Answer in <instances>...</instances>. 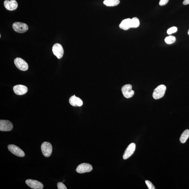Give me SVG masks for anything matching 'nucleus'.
<instances>
[{
	"instance_id": "nucleus-1",
	"label": "nucleus",
	"mask_w": 189,
	"mask_h": 189,
	"mask_svg": "<svg viewBox=\"0 0 189 189\" xmlns=\"http://www.w3.org/2000/svg\"><path fill=\"white\" fill-rule=\"evenodd\" d=\"M166 89V87L165 85H162L158 86L153 93L154 99H158L163 98L165 94Z\"/></svg>"
},
{
	"instance_id": "nucleus-2",
	"label": "nucleus",
	"mask_w": 189,
	"mask_h": 189,
	"mask_svg": "<svg viewBox=\"0 0 189 189\" xmlns=\"http://www.w3.org/2000/svg\"><path fill=\"white\" fill-rule=\"evenodd\" d=\"M42 152L44 156L48 157L51 156L52 152V146L51 144L47 142H44L41 146Z\"/></svg>"
},
{
	"instance_id": "nucleus-3",
	"label": "nucleus",
	"mask_w": 189,
	"mask_h": 189,
	"mask_svg": "<svg viewBox=\"0 0 189 189\" xmlns=\"http://www.w3.org/2000/svg\"><path fill=\"white\" fill-rule=\"evenodd\" d=\"M12 27L16 32L19 33L25 32L29 29V27L26 24L19 22L14 23Z\"/></svg>"
},
{
	"instance_id": "nucleus-4",
	"label": "nucleus",
	"mask_w": 189,
	"mask_h": 189,
	"mask_svg": "<svg viewBox=\"0 0 189 189\" xmlns=\"http://www.w3.org/2000/svg\"><path fill=\"white\" fill-rule=\"evenodd\" d=\"M122 91L124 97L127 99L132 98L135 94L134 91L132 90V86L130 84L123 86L122 88Z\"/></svg>"
},
{
	"instance_id": "nucleus-5",
	"label": "nucleus",
	"mask_w": 189,
	"mask_h": 189,
	"mask_svg": "<svg viewBox=\"0 0 189 189\" xmlns=\"http://www.w3.org/2000/svg\"><path fill=\"white\" fill-rule=\"evenodd\" d=\"M14 63L18 69L22 71H26L29 68L27 63L23 59L20 58H16L15 59Z\"/></svg>"
},
{
	"instance_id": "nucleus-6",
	"label": "nucleus",
	"mask_w": 189,
	"mask_h": 189,
	"mask_svg": "<svg viewBox=\"0 0 189 189\" xmlns=\"http://www.w3.org/2000/svg\"><path fill=\"white\" fill-rule=\"evenodd\" d=\"M52 51L58 59H60L63 56L64 50L62 46L59 44L56 43L54 44L53 47Z\"/></svg>"
},
{
	"instance_id": "nucleus-7",
	"label": "nucleus",
	"mask_w": 189,
	"mask_h": 189,
	"mask_svg": "<svg viewBox=\"0 0 189 189\" xmlns=\"http://www.w3.org/2000/svg\"><path fill=\"white\" fill-rule=\"evenodd\" d=\"M8 148L9 151L13 154L19 157H23L25 155L24 151L19 148L13 144L8 145Z\"/></svg>"
},
{
	"instance_id": "nucleus-8",
	"label": "nucleus",
	"mask_w": 189,
	"mask_h": 189,
	"mask_svg": "<svg viewBox=\"0 0 189 189\" xmlns=\"http://www.w3.org/2000/svg\"><path fill=\"white\" fill-rule=\"evenodd\" d=\"M13 128L12 123L9 121L0 120V130L2 131H9Z\"/></svg>"
},
{
	"instance_id": "nucleus-9",
	"label": "nucleus",
	"mask_w": 189,
	"mask_h": 189,
	"mask_svg": "<svg viewBox=\"0 0 189 189\" xmlns=\"http://www.w3.org/2000/svg\"><path fill=\"white\" fill-rule=\"evenodd\" d=\"M93 170V167L90 164L82 163L77 166L76 171L77 173H83L90 172Z\"/></svg>"
},
{
	"instance_id": "nucleus-10",
	"label": "nucleus",
	"mask_w": 189,
	"mask_h": 189,
	"mask_svg": "<svg viewBox=\"0 0 189 189\" xmlns=\"http://www.w3.org/2000/svg\"><path fill=\"white\" fill-rule=\"evenodd\" d=\"M26 183L29 187L32 189H42L44 188L43 183L37 180L27 179L26 181Z\"/></svg>"
},
{
	"instance_id": "nucleus-11",
	"label": "nucleus",
	"mask_w": 189,
	"mask_h": 189,
	"mask_svg": "<svg viewBox=\"0 0 189 189\" xmlns=\"http://www.w3.org/2000/svg\"><path fill=\"white\" fill-rule=\"evenodd\" d=\"M136 149V144L134 143H132L127 147L125 150L123 155L124 159L126 160L130 157L134 153Z\"/></svg>"
},
{
	"instance_id": "nucleus-12",
	"label": "nucleus",
	"mask_w": 189,
	"mask_h": 189,
	"mask_svg": "<svg viewBox=\"0 0 189 189\" xmlns=\"http://www.w3.org/2000/svg\"><path fill=\"white\" fill-rule=\"evenodd\" d=\"M13 90L16 94L21 95L27 93L28 89L26 86L19 85L15 86L13 88Z\"/></svg>"
},
{
	"instance_id": "nucleus-13",
	"label": "nucleus",
	"mask_w": 189,
	"mask_h": 189,
	"mask_svg": "<svg viewBox=\"0 0 189 189\" xmlns=\"http://www.w3.org/2000/svg\"><path fill=\"white\" fill-rule=\"evenodd\" d=\"M4 6L7 10L13 11L17 9L18 4L15 0H6L4 2Z\"/></svg>"
},
{
	"instance_id": "nucleus-14",
	"label": "nucleus",
	"mask_w": 189,
	"mask_h": 189,
	"mask_svg": "<svg viewBox=\"0 0 189 189\" xmlns=\"http://www.w3.org/2000/svg\"><path fill=\"white\" fill-rule=\"evenodd\" d=\"M69 102L72 106L81 107L83 104L82 100L75 95L72 96L69 99Z\"/></svg>"
},
{
	"instance_id": "nucleus-15",
	"label": "nucleus",
	"mask_w": 189,
	"mask_h": 189,
	"mask_svg": "<svg viewBox=\"0 0 189 189\" xmlns=\"http://www.w3.org/2000/svg\"><path fill=\"white\" fill-rule=\"evenodd\" d=\"M131 19L127 18L122 21L119 25L120 28L124 30H127L131 28Z\"/></svg>"
},
{
	"instance_id": "nucleus-16",
	"label": "nucleus",
	"mask_w": 189,
	"mask_h": 189,
	"mask_svg": "<svg viewBox=\"0 0 189 189\" xmlns=\"http://www.w3.org/2000/svg\"><path fill=\"white\" fill-rule=\"evenodd\" d=\"M120 3L119 0H105L104 3L108 7H114Z\"/></svg>"
},
{
	"instance_id": "nucleus-17",
	"label": "nucleus",
	"mask_w": 189,
	"mask_h": 189,
	"mask_svg": "<svg viewBox=\"0 0 189 189\" xmlns=\"http://www.w3.org/2000/svg\"><path fill=\"white\" fill-rule=\"evenodd\" d=\"M189 137V130L187 129L184 131L180 136V141L181 143H185Z\"/></svg>"
},
{
	"instance_id": "nucleus-18",
	"label": "nucleus",
	"mask_w": 189,
	"mask_h": 189,
	"mask_svg": "<svg viewBox=\"0 0 189 189\" xmlns=\"http://www.w3.org/2000/svg\"><path fill=\"white\" fill-rule=\"evenodd\" d=\"M140 21L138 19L134 17L131 19V28H136L140 26Z\"/></svg>"
},
{
	"instance_id": "nucleus-19",
	"label": "nucleus",
	"mask_w": 189,
	"mask_h": 189,
	"mask_svg": "<svg viewBox=\"0 0 189 189\" xmlns=\"http://www.w3.org/2000/svg\"><path fill=\"white\" fill-rule=\"evenodd\" d=\"M176 41V38L174 36L169 35L165 39V41L167 44H171L174 43Z\"/></svg>"
},
{
	"instance_id": "nucleus-20",
	"label": "nucleus",
	"mask_w": 189,
	"mask_h": 189,
	"mask_svg": "<svg viewBox=\"0 0 189 189\" xmlns=\"http://www.w3.org/2000/svg\"><path fill=\"white\" fill-rule=\"evenodd\" d=\"M177 28L176 27H172L169 29L167 30V33L169 35H171L173 33H176L177 31Z\"/></svg>"
},
{
	"instance_id": "nucleus-21",
	"label": "nucleus",
	"mask_w": 189,
	"mask_h": 189,
	"mask_svg": "<svg viewBox=\"0 0 189 189\" xmlns=\"http://www.w3.org/2000/svg\"><path fill=\"white\" fill-rule=\"evenodd\" d=\"M146 185L149 189H155V187L152 183L150 181L147 180L145 181Z\"/></svg>"
},
{
	"instance_id": "nucleus-22",
	"label": "nucleus",
	"mask_w": 189,
	"mask_h": 189,
	"mask_svg": "<svg viewBox=\"0 0 189 189\" xmlns=\"http://www.w3.org/2000/svg\"><path fill=\"white\" fill-rule=\"evenodd\" d=\"M58 188L59 189H67L66 186L62 182H59L57 184Z\"/></svg>"
},
{
	"instance_id": "nucleus-23",
	"label": "nucleus",
	"mask_w": 189,
	"mask_h": 189,
	"mask_svg": "<svg viewBox=\"0 0 189 189\" xmlns=\"http://www.w3.org/2000/svg\"><path fill=\"white\" fill-rule=\"evenodd\" d=\"M169 0H160L159 4L160 6H164L167 4Z\"/></svg>"
},
{
	"instance_id": "nucleus-24",
	"label": "nucleus",
	"mask_w": 189,
	"mask_h": 189,
	"mask_svg": "<svg viewBox=\"0 0 189 189\" xmlns=\"http://www.w3.org/2000/svg\"><path fill=\"white\" fill-rule=\"evenodd\" d=\"M183 4L184 5H187L189 4V0H184L183 2Z\"/></svg>"
},
{
	"instance_id": "nucleus-25",
	"label": "nucleus",
	"mask_w": 189,
	"mask_h": 189,
	"mask_svg": "<svg viewBox=\"0 0 189 189\" xmlns=\"http://www.w3.org/2000/svg\"><path fill=\"white\" fill-rule=\"evenodd\" d=\"M188 35H189V30H188Z\"/></svg>"
}]
</instances>
